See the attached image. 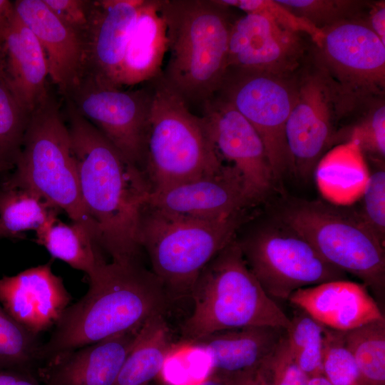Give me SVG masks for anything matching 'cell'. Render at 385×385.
<instances>
[{"instance_id":"obj_1","label":"cell","mask_w":385,"mask_h":385,"mask_svg":"<svg viewBox=\"0 0 385 385\" xmlns=\"http://www.w3.org/2000/svg\"><path fill=\"white\" fill-rule=\"evenodd\" d=\"M82 204L94 240L112 261L139 259L138 227L151 192L144 173L64 98Z\"/></svg>"},{"instance_id":"obj_2","label":"cell","mask_w":385,"mask_h":385,"mask_svg":"<svg viewBox=\"0 0 385 385\" xmlns=\"http://www.w3.org/2000/svg\"><path fill=\"white\" fill-rule=\"evenodd\" d=\"M89 282L87 292L65 309L49 339L42 344V365L141 327L150 318L164 314L170 299L160 280L139 259L104 262Z\"/></svg>"},{"instance_id":"obj_3","label":"cell","mask_w":385,"mask_h":385,"mask_svg":"<svg viewBox=\"0 0 385 385\" xmlns=\"http://www.w3.org/2000/svg\"><path fill=\"white\" fill-rule=\"evenodd\" d=\"M229 9L216 0H160L169 53L162 76L189 107L201 108L224 79L233 22Z\"/></svg>"},{"instance_id":"obj_4","label":"cell","mask_w":385,"mask_h":385,"mask_svg":"<svg viewBox=\"0 0 385 385\" xmlns=\"http://www.w3.org/2000/svg\"><path fill=\"white\" fill-rule=\"evenodd\" d=\"M189 296L194 309L181 328L187 342L244 327L287 330L290 324L247 267L235 238L204 267Z\"/></svg>"},{"instance_id":"obj_5","label":"cell","mask_w":385,"mask_h":385,"mask_svg":"<svg viewBox=\"0 0 385 385\" xmlns=\"http://www.w3.org/2000/svg\"><path fill=\"white\" fill-rule=\"evenodd\" d=\"M247 220L246 212L207 220L147 203L140 219L138 242L169 298L189 296L204 267L235 238Z\"/></svg>"},{"instance_id":"obj_6","label":"cell","mask_w":385,"mask_h":385,"mask_svg":"<svg viewBox=\"0 0 385 385\" xmlns=\"http://www.w3.org/2000/svg\"><path fill=\"white\" fill-rule=\"evenodd\" d=\"M150 126L144 173L151 192L213 174L224 165L202 115L163 78L150 81Z\"/></svg>"},{"instance_id":"obj_7","label":"cell","mask_w":385,"mask_h":385,"mask_svg":"<svg viewBox=\"0 0 385 385\" xmlns=\"http://www.w3.org/2000/svg\"><path fill=\"white\" fill-rule=\"evenodd\" d=\"M14 168V173L7 180L32 189L92 234L81 201L67 124L50 90L30 115Z\"/></svg>"},{"instance_id":"obj_8","label":"cell","mask_w":385,"mask_h":385,"mask_svg":"<svg viewBox=\"0 0 385 385\" xmlns=\"http://www.w3.org/2000/svg\"><path fill=\"white\" fill-rule=\"evenodd\" d=\"M279 222L308 241L328 263L356 277L382 297L384 243L359 212L323 200H299L282 208Z\"/></svg>"},{"instance_id":"obj_9","label":"cell","mask_w":385,"mask_h":385,"mask_svg":"<svg viewBox=\"0 0 385 385\" xmlns=\"http://www.w3.org/2000/svg\"><path fill=\"white\" fill-rule=\"evenodd\" d=\"M322 31L316 46V67L327 82L340 118L384 93L385 44L362 19Z\"/></svg>"},{"instance_id":"obj_10","label":"cell","mask_w":385,"mask_h":385,"mask_svg":"<svg viewBox=\"0 0 385 385\" xmlns=\"http://www.w3.org/2000/svg\"><path fill=\"white\" fill-rule=\"evenodd\" d=\"M235 240L247 267L273 299L287 300L299 289L345 279L346 273L281 222L260 226Z\"/></svg>"},{"instance_id":"obj_11","label":"cell","mask_w":385,"mask_h":385,"mask_svg":"<svg viewBox=\"0 0 385 385\" xmlns=\"http://www.w3.org/2000/svg\"><path fill=\"white\" fill-rule=\"evenodd\" d=\"M288 76L227 68L217 95L253 126L265 145L274 180L291 169L285 127L298 83Z\"/></svg>"},{"instance_id":"obj_12","label":"cell","mask_w":385,"mask_h":385,"mask_svg":"<svg viewBox=\"0 0 385 385\" xmlns=\"http://www.w3.org/2000/svg\"><path fill=\"white\" fill-rule=\"evenodd\" d=\"M63 98L69 99L127 160L144 173L150 126V81L137 89L123 90L83 78Z\"/></svg>"},{"instance_id":"obj_13","label":"cell","mask_w":385,"mask_h":385,"mask_svg":"<svg viewBox=\"0 0 385 385\" xmlns=\"http://www.w3.org/2000/svg\"><path fill=\"white\" fill-rule=\"evenodd\" d=\"M200 109L219 155L240 174L251 205L263 200L274 179L265 145L255 129L219 95Z\"/></svg>"},{"instance_id":"obj_14","label":"cell","mask_w":385,"mask_h":385,"mask_svg":"<svg viewBox=\"0 0 385 385\" xmlns=\"http://www.w3.org/2000/svg\"><path fill=\"white\" fill-rule=\"evenodd\" d=\"M337 118L334 100L323 75L317 69L298 83L294 103L285 127L291 169L304 179L314 173L334 139Z\"/></svg>"},{"instance_id":"obj_15","label":"cell","mask_w":385,"mask_h":385,"mask_svg":"<svg viewBox=\"0 0 385 385\" xmlns=\"http://www.w3.org/2000/svg\"><path fill=\"white\" fill-rule=\"evenodd\" d=\"M302 53L299 34L264 16L245 14L230 28L227 68L288 76L298 66Z\"/></svg>"},{"instance_id":"obj_16","label":"cell","mask_w":385,"mask_h":385,"mask_svg":"<svg viewBox=\"0 0 385 385\" xmlns=\"http://www.w3.org/2000/svg\"><path fill=\"white\" fill-rule=\"evenodd\" d=\"M143 1H91L88 24L83 36V78L120 88L118 71Z\"/></svg>"},{"instance_id":"obj_17","label":"cell","mask_w":385,"mask_h":385,"mask_svg":"<svg viewBox=\"0 0 385 385\" xmlns=\"http://www.w3.org/2000/svg\"><path fill=\"white\" fill-rule=\"evenodd\" d=\"M148 204L196 219L220 220L252 207L238 172L224 164L217 173L151 192Z\"/></svg>"},{"instance_id":"obj_18","label":"cell","mask_w":385,"mask_h":385,"mask_svg":"<svg viewBox=\"0 0 385 385\" xmlns=\"http://www.w3.org/2000/svg\"><path fill=\"white\" fill-rule=\"evenodd\" d=\"M51 262L0 278V304L19 324L38 336L54 327L72 299Z\"/></svg>"},{"instance_id":"obj_19","label":"cell","mask_w":385,"mask_h":385,"mask_svg":"<svg viewBox=\"0 0 385 385\" xmlns=\"http://www.w3.org/2000/svg\"><path fill=\"white\" fill-rule=\"evenodd\" d=\"M13 4L16 14L40 42L48 77L65 98L84 76L82 36L63 23L43 0H17Z\"/></svg>"},{"instance_id":"obj_20","label":"cell","mask_w":385,"mask_h":385,"mask_svg":"<svg viewBox=\"0 0 385 385\" xmlns=\"http://www.w3.org/2000/svg\"><path fill=\"white\" fill-rule=\"evenodd\" d=\"M140 328L56 357L37 376L43 385H115Z\"/></svg>"},{"instance_id":"obj_21","label":"cell","mask_w":385,"mask_h":385,"mask_svg":"<svg viewBox=\"0 0 385 385\" xmlns=\"http://www.w3.org/2000/svg\"><path fill=\"white\" fill-rule=\"evenodd\" d=\"M287 301L324 327L336 331L346 332L385 319L368 288L346 279L299 289Z\"/></svg>"},{"instance_id":"obj_22","label":"cell","mask_w":385,"mask_h":385,"mask_svg":"<svg viewBox=\"0 0 385 385\" xmlns=\"http://www.w3.org/2000/svg\"><path fill=\"white\" fill-rule=\"evenodd\" d=\"M0 76L30 113L48 91V71L44 51L14 9L0 50Z\"/></svg>"},{"instance_id":"obj_23","label":"cell","mask_w":385,"mask_h":385,"mask_svg":"<svg viewBox=\"0 0 385 385\" xmlns=\"http://www.w3.org/2000/svg\"><path fill=\"white\" fill-rule=\"evenodd\" d=\"M286 329L250 326L214 332L190 343L209 356L210 374L232 379L255 374L273 356Z\"/></svg>"},{"instance_id":"obj_24","label":"cell","mask_w":385,"mask_h":385,"mask_svg":"<svg viewBox=\"0 0 385 385\" xmlns=\"http://www.w3.org/2000/svg\"><path fill=\"white\" fill-rule=\"evenodd\" d=\"M160 0H143L118 75L120 88L150 82L162 74L168 51L165 22Z\"/></svg>"},{"instance_id":"obj_25","label":"cell","mask_w":385,"mask_h":385,"mask_svg":"<svg viewBox=\"0 0 385 385\" xmlns=\"http://www.w3.org/2000/svg\"><path fill=\"white\" fill-rule=\"evenodd\" d=\"M53 215L36 231V242L50 253L53 258L92 277L102 263L98 245L90 230L82 224L65 223Z\"/></svg>"},{"instance_id":"obj_26","label":"cell","mask_w":385,"mask_h":385,"mask_svg":"<svg viewBox=\"0 0 385 385\" xmlns=\"http://www.w3.org/2000/svg\"><path fill=\"white\" fill-rule=\"evenodd\" d=\"M173 348L164 314L147 320L141 327L115 385H145L161 374Z\"/></svg>"},{"instance_id":"obj_27","label":"cell","mask_w":385,"mask_h":385,"mask_svg":"<svg viewBox=\"0 0 385 385\" xmlns=\"http://www.w3.org/2000/svg\"><path fill=\"white\" fill-rule=\"evenodd\" d=\"M58 212L32 189L9 180L0 186V224L12 239L36 231Z\"/></svg>"},{"instance_id":"obj_28","label":"cell","mask_w":385,"mask_h":385,"mask_svg":"<svg viewBox=\"0 0 385 385\" xmlns=\"http://www.w3.org/2000/svg\"><path fill=\"white\" fill-rule=\"evenodd\" d=\"M364 385H385V319L343 332Z\"/></svg>"},{"instance_id":"obj_29","label":"cell","mask_w":385,"mask_h":385,"mask_svg":"<svg viewBox=\"0 0 385 385\" xmlns=\"http://www.w3.org/2000/svg\"><path fill=\"white\" fill-rule=\"evenodd\" d=\"M289 319L285 340L293 359L309 378L323 376L325 327L297 308Z\"/></svg>"},{"instance_id":"obj_30","label":"cell","mask_w":385,"mask_h":385,"mask_svg":"<svg viewBox=\"0 0 385 385\" xmlns=\"http://www.w3.org/2000/svg\"><path fill=\"white\" fill-rule=\"evenodd\" d=\"M38 337L14 319L0 304V369L37 375L42 362Z\"/></svg>"},{"instance_id":"obj_31","label":"cell","mask_w":385,"mask_h":385,"mask_svg":"<svg viewBox=\"0 0 385 385\" xmlns=\"http://www.w3.org/2000/svg\"><path fill=\"white\" fill-rule=\"evenodd\" d=\"M31 113L0 76V163L14 168Z\"/></svg>"},{"instance_id":"obj_32","label":"cell","mask_w":385,"mask_h":385,"mask_svg":"<svg viewBox=\"0 0 385 385\" xmlns=\"http://www.w3.org/2000/svg\"><path fill=\"white\" fill-rule=\"evenodd\" d=\"M294 14L323 30L339 23L361 19L368 4L355 0H277Z\"/></svg>"},{"instance_id":"obj_33","label":"cell","mask_w":385,"mask_h":385,"mask_svg":"<svg viewBox=\"0 0 385 385\" xmlns=\"http://www.w3.org/2000/svg\"><path fill=\"white\" fill-rule=\"evenodd\" d=\"M323 376L333 385H364L356 363L344 344L343 332L325 327Z\"/></svg>"},{"instance_id":"obj_34","label":"cell","mask_w":385,"mask_h":385,"mask_svg":"<svg viewBox=\"0 0 385 385\" xmlns=\"http://www.w3.org/2000/svg\"><path fill=\"white\" fill-rule=\"evenodd\" d=\"M216 1L226 7L237 8L245 14L264 16L290 31L299 34H305L311 37L315 46L321 42L324 36L322 30L304 18L294 14L277 0H216Z\"/></svg>"},{"instance_id":"obj_35","label":"cell","mask_w":385,"mask_h":385,"mask_svg":"<svg viewBox=\"0 0 385 385\" xmlns=\"http://www.w3.org/2000/svg\"><path fill=\"white\" fill-rule=\"evenodd\" d=\"M360 217L376 236L384 243L385 239V170H374L364 188Z\"/></svg>"},{"instance_id":"obj_36","label":"cell","mask_w":385,"mask_h":385,"mask_svg":"<svg viewBox=\"0 0 385 385\" xmlns=\"http://www.w3.org/2000/svg\"><path fill=\"white\" fill-rule=\"evenodd\" d=\"M361 152H366L377 158L385 156V106L384 103L371 108L366 116L355 125L350 140Z\"/></svg>"},{"instance_id":"obj_37","label":"cell","mask_w":385,"mask_h":385,"mask_svg":"<svg viewBox=\"0 0 385 385\" xmlns=\"http://www.w3.org/2000/svg\"><path fill=\"white\" fill-rule=\"evenodd\" d=\"M260 370L269 385H308L309 378L293 359L287 346L285 335L273 356Z\"/></svg>"},{"instance_id":"obj_38","label":"cell","mask_w":385,"mask_h":385,"mask_svg":"<svg viewBox=\"0 0 385 385\" xmlns=\"http://www.w3.org/2000/svg\"><path fill=\"white\" fill-rule=\"evenodd\" d=\"M67 26L82 36L86 29L91 1L43 0Z\"/></svg>"},{"instance_id":"obj_39","label":"cell","mask_w":385,"mask_h":385,"mask_svg":"<svg viewBox=\"0 0 385 385\" xmlns=\"http://www.w3.org/2000/svg\"><path fill=\"white\" fill-rule=\"evenodd\" d=\"M0 385H43L37 375L26 371L0 369Z\"/></svg>"},{"instance_id":"obj_40","label":"cell","mask_w":385,"mask_h":385,"mask_svg":"<svg viewBox=\"0 0 385 385\" xmlns=\"http://www.w3.org/2000/svg\"><path fill=\"white\" fill-rule=\"evenodd\" d=\"M371 29L385 44V3L384 1L374 4L366 20Z\"/></svg>"},{"instance_id":"obj_41","label":"cell","mask_w":385,"mask_h":385,"mask_svg":"<svg viewBox=\"0 0 385 385\" xmlns=\"http://www.w3.org/2000/svg\"><path fill=\"white\" fill-rule=\"evenodd\" d=\"M14 11V4L11 1L0 0V50L2 45L5 30Z\"/></svg>"},{"instance_id":"obj_42","label":"cell","mask_w":385,"mask_h":385,"mask_svg":"<svg viewBox=\"0 0 385 385\" xmlns=\"http://www.w3.org/2000/svg\"><path fill=\"white\" fill-rule=\"evenodd\" d=\"M238 379H232L217 374H209L205 379L195 385H236Z\"/></svg>"},{"instance_id":"obj_43","label":"cell","mask_w":385,"mask_h":385,"mask_svg":"<svg viewBox=\"0 0 385 385\" xmlns=\"http://www.w3.org/2000/svg\"><path fill=\"white\" fill-rule=\"evenodd\" d=\"M236 385H269V383L261 370L248 376L238 379Z\"/></svg>"},{"instance_id":"obj_44","label":"cell","mask_w":385,"mask_h":385,"mask_svg":"<svg viewBox=\"0 0 385 385\" xmlns=\"http://www.w3.org/2000/svg\"><path fill=\"white\" fill-rule=\"evenodd\" d=\"M308 385H333L324 376H317L309 379Z\"/></svg>"},{"instance_id":"obj_45","label":"cell","mask_w":385,"mask_h":385,"mask_svg":"<svg viewBox=\"0 0 385 385\" xmlns=\"http://www.w3.org/2000/svg\"><path fill=\"white\" fill-rule=\"evenodd\" d=\"M0 237L1 238H11L10 235L6 232V230L2 227L0 224Z\"/></svg>"},{"instance_id":"obj_46","label":"cell","mask_w":385,"mask_h":385,"mask_svg":"<svg viewBox=\"0 0 385 385\" xmlns=\"http://www.w3.org/2000/svg\"><path fill=\"white\" fill-rule=\"evenodd\" d=\"M11 168H9L8 166L2 164L0 163V173L7 170H9Z\"/></svg>"},{"instance_id":"obj_47","label":"cell","mask_w":385,"mask_h":385,"mask_svg":"<svg viewBox=\"0 0 385 385\" xmlns=\"http://www.w3.org/2000/svg\"><path fill=\"white\" fill-rule=\"evenodd\" d=\"M145 385H150V384H145Z\"/></svg>"}]
</instances>
